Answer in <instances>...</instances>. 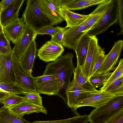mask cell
<instances>
[{"label":"cell","mask_w":123,"mask_h":123,"mask_svg":"<svg viewBox=\"0 0 123 123\" xmlns=\"http://www.w3.org/2000/svg\"><path fill=\"white\" fill-rule=\"evenodd\" d=\"M25 99L24 96L14 94H10L0 99V103L3 104L4 108L9 109L17 105Z\"/></svg>","instance_id":"4316f807"},{"label":"cell","mask_w":123,"mask_h":123,"mask_svg":"<svg viewBox=\"0 0 123 123\" xmlns=\"http://www.w3.org/2000/svg\"><path fill=\"white\" fill-rule=\"evenodd\" d=\"M91 37L86 33L81 38L75 50L77 62L80 67L84 65L87 54Z\"/></svg>","instance_id":"7402d4cb"},{"label":"cell","mask_w":123,"mask_h":123,"mask_svg":"<svg viewBox=\"0 0 123 123\" xmlns=\"http://www.w3.org/2000/svg\"><path fill=\"white\" fill-rule=\"evenodd\" d=\"M16 84L25 92H36L34 77L23 72L18 63L12 57Z\"/></svg>","instance_id":"5bb4252c"},{"label":"cell","mask_w":123,"mask_h":123,"mask_svg":"<svg viewBox=\"0 0 123 123\" xmlns=\"http://www.w3.org/2000/svg\"><path fill=\"white\" fill-rule=\"evenodd\" d=\"M74 77L77 82L81 86L86 90L94 92L98 90L94 87L90 82L89 79L87 78L83 72L79 64L77 62V65L74 73Z\"/></svg>","instance_id":"cb8c5ba5"},{"label":"cell","mask_w":123,"mask_h":123,"mask_svg":"<svg viewBox=\"0 0 123 123\" xmlns=\"http://www.w3.org/2000/svg\"><path fill=\"white\" fill-rule=\"evenodd\" d=\"M115 95L100 90L92 93L85 99L74 106L75 116L80 115L76 111L78 108L85 106H91L95 108L99 107L105 104Z\"/></svg>","instance_id":"30bf717a"},{"label":"cell","mask_w":123,"mask_h":123,"mask_svg":"<svg viewBox=\"0 0 123 123\" xmlns=\"http://www.w3.org/2000/svg\"><path fill=\"white\" fill-rule=\"evenodd\" d=\"M36 92L49 95H59L63 88L62 83L55 77L42 75L34 77Z\"/></svg>","instance_id":"5b68a950"},{"label":"cell","mask_w":123,"mask_h":123,"mask_svg":"<svg viewBox=\"0 0 123 123\" xmlns=\"http://www.w3.org/2000/svg\"><path fill=\"white\" fill-rule=\"evenodd\" d=\"M62 15L67 23V28L79 25L84 21L90 16L73 12L65 7L60 8Z\"/></svg>","instance_id":"44dd1931"},{"label":"cell","mask_w":123,"mask_h":123,"mask_svg":"<svg viewBox=\"0 0 123 123\" xmlns=\"http://www.w3.org/2000/svg\"><path fill=\"white\" fill-rule=\"evenodd\" d=\"M62 27L58 26L55 27L53 25H50L43 28L36 33L37 35L46 34L50 35L51 36H52L62 30Z\"/></svg>","instance_id":"836d02e7"},{"label":"cell","mask_w":123,"mask_h":123,"mask_svg":"<svg viewBox=\"0 0 123 123\" xmlns=\"http://www.w3.org/2000/svg\"><path fill=\"white\" fill-rule=\"evenodd\" d=\"M8 109L11 113L21 118L25 115L34 113L41 112L47 115V110L43 106L36 104L25 99L19 104Z\"/></svg>","instance_id":"9a60e30c"},{"label":"cell","mask_w":123,"mask_h":123,"mask_svg":"<svg viewBox=\"0 0 123 123\" xmlns=\"http://www.w3.org/2000/svg\"><path fill=\"white\" fill-rule=\"evenodd\" d=\"M25 0H14L7 7L0 11V25L3 27L19 18L18 12Z\"/></svg>","instance_id":"ac0fdd59"},{"label":"cell","mask_w":123,"mask_h":123,"mask_svg":"<svg viewBox=\"0 0 123 123\" xmlns=\"http://www.w3.org/2000/svg\"><path fill=\"white\" fill-rule=\"evenodd\" d=\"M26 26L22 17L2 26L3 31L8 39L15 44L23 35Z\"/></svg>","instance_id":"2e32d148"},{"label":"cell","mask_w":123,"mask_h":123,"mask_svg":"<svg viewBox=\"0 0 123 123\" xmlns=\"http://www.w3.org/2000/svg\"><path fill=\"white\" fill-rule=\"evenodd\" d=\"M123 75V58L120 60L119 64L106 83L100 89L103 91L114 81Z\"/></svg>","instance_id":"f546056e"},{"label":"cell","mask_w":123,"mask_h":123,"mask_svg":"<svg viewBox=\"0 0 123 123\" xmlns=\"http://www.w3.org/2000/svg\"><path fill=\"white\" fill-rule=\"evenodd\" d=\"M73 57V54L70 53L61 55L55 61L47 65L43 75L56 77L62 83L65 91L75 69Z\"/></svg>","instance_id":"6da1fadb"},{"label":"cell","mask_w":123,"mask_h":123,"mask_svg":"<svg viewBox=\"0 0 123 123\" xmlns=\"http://www.w3.org/2000/svg\"><path fill=\"white\" fill-rule=\"evenodd\" d=\"M112 73L110 72L104 74H96L89 78V81L95 88L103 86L109 79Z\"/></svg>","instance_id":"f1b7e54d"},{"label":"cell","mask_w":123,"mask_h":123,"mask_svg":"<svg viewBox=\"0 0 123 123\" xmlns=\"http://www.w3.org/2000/svg\"><path fill=\"white\" fill-rule=\"evenodd\" d=\"M87 32L85 21L79 25L67 29L62 40V46L75 50L81 38Z\"/></svg>","instance_id":"ba28073f"},{"label":"cell","mask_w":123,"mask_h":123,"mask_svg":"<svg viewBox=\"0 0 123 123\" xmlns=\"http://www.w3.org/2000/svg\"><path fill=\"white\" fill-rule=\"evenodd\" d=\"M67 28L66 27L63 28L54 35L51 36L50 40L57 43L62 45L64 34Z\"/></svg>","instance_id":"8d00e7d4"},{"label":"cell","mask_w":123,"mask_h":123,"mask_svg":"<svg viewBox=\"0 0 123 123\" xmlns=\"http://www.w3.org/2000/svg\"><path fill=\"white\" fill-rule=\"evenodd\" d=\"M12 55L0 54V83L16 84Z\"/></svg>","instance_id":"7c38bea8"},{"label":"cell","mask_w":123,"mask_h":123,"mask_svg":"<svg viewBox=\"0 0 123 123\" xmlns=\"http://www.w3.org/2000/svg\"><path fill=\"white\" fill-rule=\"evenodd\" d=\"M111 0L99 4L85 21L88 31L97 22L105 12Z\"/></svg>","instance_id":"603a6c76"},{"label":"cell","mask_w":123,"mask_h":123,"mask_svg":"<svg viewBox=\"0 0 123 123\" xmlns=\"http://www.w3.org/2000/svg\"><path fill=\"white\" fill-rule=\"evenodd\" d=\"M92 92L84 88L79 85L73 77L65 91L66 97V103L68 107L70 108L74 114V107L76 104L85 99Z\"/></svg>","instance_id":"8992f818"},{"label":"cell","mask_w":123,"mask_h":123,"mask_svg":"<svg viewBox=\"0 0 123 123\" xmlns=\"http://www.w3.org/2000/svg\"><path fill=\"white\" fill-rule=\"evenodd\" d=\"M123 109V94L115 95L102 106L95 108L88 115L90 123H105Z\"/></svg>","instance_id":"3957f363"},{"label":"cell","mask_w":123,"mask_h":123,"mask_svg":"<svg viewBox=\"0 0 123 123\" xmlns=\"http://www.w3.org/2000/svg\"><path fill=\"white\" fill-rule=\"evenodd\" d=\"M0 89L11 94L25 95V92L16 84L0 83Z\"/></svg>","instance_id":"1f68e13d"},{"label":"cell","mask_w":123,"mask_h":123,"mask_svg":"<svg viewBox=\"0 0 123 123\" xmlns=\"http://www.w3.org/2000/svg\"><path fill=\"white\" fill-rule=\"evenodd\" d=\"M25 98L35 104L43 106L42 97L37 92H25Z\"/></svg>","instance_id":"d6a6232c"},{"label":"cell","mask_w":123,"mask_h":123,"mask_svg":"<svg viewBox=\"0 0 123 123\" xmlns=\"http://www.w3.org/2000/svg\"><path fill=\"white\" fill-rule=\"evenodd\" d=\"M118 0H111L105 12L97 22L86 34L90 37L96 36L105 31L118 21Z\"/></svg>","instance_id":"277c9868"},{"label":"cell","mask_w":123,"mask_h":123,"mask_svg":"<svg viewBox=\"0 0 123 123\" xmlns=\"http://www.w3.org/2000/svg\"><path fill=\"white\" fill-rule=\"evenodd\" d=\"M22 17L26 25L36 32L43 28L55 24L40 9L37 0H27Z\"/></svg>","instance_id":"7a4b0ae2"},{"label":"cell","mask_w":123,"mask_h":123,"mask_svg":"<svg viewBox=\"0 0 123 123\" xmlns=\"http://www.w3.org/2000/svg\"><path fill=\"white\" fill-rule=\"evenodd\" d=\"M118 21L120 28L119 35H123V0H118Z\"/></svg>","instance_id":"d590c367"},{"label":"cell","mask_w":123,"mask_h":123,"mask_svg":"<svg viewBox=\"0 0 123 123\" xmlns=\"http://www.w3.org/2000/svg\"><path fill=\"white\" fill-rule=\"evenodd\" d=\"M102 48L99 46L96 36L91 37L88 50L85 62L81 67L85 75L90 77L96 58Z\"/></svg>","instance_id":"4fadbf2b"},{"label":"cell","mask_w":123,"mask_h":123,"mask_svg":"<svg viewBox=\"0 0 123 123\" xmlns=\"http://www.w3.org/2000/svg\"><path fill=\"white\" fill-rule=\"evenodd\" d=\"M40 9L50 18L55 25L61 23L64 19L56 0H37Z\"/></svg>","instance_id":"e0dca14e"},{"label":"cell","mask_w":123,"mask_h":123,"mask_svg":"<svg viewBox=\"0 0 123 123\" xmlns=\"http://www.w3.org/2000/svg\"><path fill=\"white\" fill-rule=\"evenodd\" d=\"M37 51V46L35 40L32 42L18 62L21 70L30 76H32V69Z\"/></svg>","instance_id":"d6986e66"},{"label":"cell","mask_w":123,"mask_h":123,"mask_svg":"<svg viewBox=\"0 0 123 123\" xmlns=\"http://www.w3.org/2000/svg\"><path fill=\"white\" fill-rule=\"evenodd\" d=\"M0 26V54H6L12 53L9 41L5 35L2 26Z\"/></svg>","instance_id":"4dcf8cb0"},{"label":"cell","mask_w":123,"mask_h":123,"mask_svg":"<svg viewBox=\"0 0 123 123\" xmlns=\"http://www.w3.org/2000/svg\"><path fill=\"white\" fill-rule=\"evenodd\" d=\"M103 91L115 95L123 94V75L114 81Z\"/></svg>","instance_id":"83f0119b"},{"label":"cell","mask_w":123,"mask_h":123,"mask_svg":"<svg viewBox=\"0 0 123 123\" xmlns=\"http://www.w3.org/2000/svg\"><path fill=\"white\" fill-rule=\"evenodd\" d=\"M123 48V40L115 42L111 49L107 55L96 74H104L114 70L115 68Z\"/></svg>","instance_id":"9c48e42d"},{"label":"cell","mask_w":123,"mask_h":123,"mask_svg":"<svg viewBox=\"0 0 123 123\" xmlns=\"http://www.w3.org/2000/svg\"><path fill=\"white\" fill-rule=\"evenodd\" d=\"M106 0H56L58 6L65 7L70 10H79L99 4Z\"/></svg>","instance_id":"ffe728a7"},{"label":"cell","mask_w":123,"mask_h":123,"mask_svg":"<svg viewBox=\"0 0 123 123\" xmlns=\"http://www.w3.org/2000/svg\"><path fill=\"white\" fill-rule=\"evenodd\" d=\"M37 35L35 31L26 25L23 35L12 49V57L18 63Z\"/></svg>","instance_id":"52a82bcc"},{"label":"cell","mask_w":123,"mask_h":123,"mask_svg":"<svg viewBox=\"0 0 123 123\" xmlns=\"http://www.w3.org/2000/svg\"><path fill=\"white\" fill-rule=\"evenodd\" d=\"M64 50L62 45L50 40L39 49L37 55L40 59L45 62H54L61 56Z\"/></svg>","instance_id":"8fae6325"},{"label":"cell","mask_w":123,"mask_h":123,"mask_svg":"<svg viewBox=\"0 0 123 123\" xmlns=\"http://www.w3.org/2000/svg\"><path fill=\"white\" fill-rule=\"evenodd\" d=\"M14 0H2L0 3V11L4 9L10 5Z\"/></svg>","instance_id":"f35d334b"},{"label":"cell","mask_w":123,"mask_h":123,"mask_svg":"<svg viewBox=\"0 0 123 123\" xmlns=\"http://www.w3.org/2000/svg\"><path fill=\"white\" fill-rule=\"evenodd\" d=\"M0 123H31L11 113L8 109H0Z\"/></svg>","instance_id":"d4e9b609"},{"label":"cell","mask_w":123,"mask_h":123,"mask_svg":"<svg viewBox=\"0 0 123 123\" xmlns=\"http://www.w3.org/2000/svg\"><path fill=\"white\" fill-rule=\"evenodd\" d=\"M105 123H123V109Z\"/></svg>","instance_id":"74e56055"},{"label":"cell","mask_w":123,"mask_h":123,"mask_svg":"<svg viewBox=\"0 0 123 123\" xmlns=\"http://www.w3.org/2000/svg\"><path fill=\"white\" fill-rule=\"evenodd\" d=\"M88 121V115L74 116L65 119L53 121H36L31 123H86Z\"/></svg>","instance_id":"484cf974"},{"label":"cell","mask_w":123,"mask_h":123,"mask_svg":"<svg viewBox=\"0 0 123 123\" xmlns=\"http://www.w3.org/2000/svg\"><path fill=\"white\" fill-rule=\"evenodd\" d=\"M105 53L104 49L102 48L96 58L90 77L95 74L102 63L106 56V55H105Z\"/></svg>","instance_id":"e575fe53"}]
</instances>
